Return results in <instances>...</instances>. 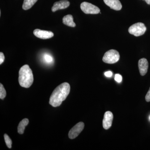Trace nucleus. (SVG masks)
Listing matches in <instances>:
<instances>
[{"label": "nucleus", "mask_w": 150, "mask_h": 150, "mask_svg": "<svg viewBox=\"0 0 150 150\" xmlns=\"http://www.w3.org/2000/svg\"><path fill=\"white\" fill-rule=\"evenodd\" d=\"M70 86L68 83L61 84L54 89L49 99V104L53 107L60 106L69 94Z\"/></svg>", "instance_id": "nucleus-1"}, {"label": "nucleus", "mask_w": 150, "mask_h": 150, "mask_svg": "<svg viewBox=\"0 0 150 150\" xmlns=\"http://www.w3.org/2000/svg\"><path fill=\"white\" fill-rule=\"evenodd\" d=\"M19 83L21 86L28 88L33 82L32 71L28 65H25L21 67L19 71Z\"/></svg>", "instance_id": "nucleus-2"}, {"label": "nucleus", "mask_w": 150, "mask_h": 150, "mask_svg": "<svg viewBox=\"0 0 150 150\" xmlns=\"http://www.w3.org/2000/svg\"><path fill=\"white\" fill-rule=\"evenodd\" d=\"M120 59V54L116 50L111 49L107 51L103 58V61L108 64H113L118 62Z\"/></svg>", "instance_id": "nucleus-3"}, {"label": "nucleus", "mask_w": 150, "mask_h": 150, "mask_svg": "<svg viewBox=\"0 0 150 150\" xmlns=\"http://www.w3.org/2000/svg\"><path fill=\"white\" fill-rule=\"evenodd\" d=\"M146 30V27L142 23H137L132 25L129 28L130 34L135 36H139L144 35Z\"/></svg>", "instance_id": "nucleus-4"}, {"label": "nucleus", "mask_w": 150, "mask_h": 150, "mask_svg": "<svg viewBox=\"0 0 150 150\" xmlns=\"http://www.w3.org/2000/svg\"><path fill=\"white\" fill-rule=\"evenodd\" d=\"M81 10L86 14H96L100 13V9L96 6L91 3L84 2L81 4Z\"/></svg>", "instance_id": "nucleus-5"}, {"label": "nucleus", "mask_w": 150, "mask_h": 150, "mask_svg": "<svg viewBox=\"0 0 150 150\" xmlns=\"http://www.w3.org/2000/svg\"><path fill=\"white\" fill-rule=\"evenodd\" d=\"M84 128V123L80 122L76 124L70 130L69 134V137L71 139H73L79 136Z\"/></svg>", "instance_id": "nucleus-6"}, {"label": "nucleus", "mask_w": 150, "mask_h": 150, "mask_svg": "<svg viewBox=\"0 0 150 150\" xmlns=\"http://www.w3.org/2000/svg\"><path fill=\"white\" fill-rule=\"evenodd\" d=\"M113 115L112 112L108 111L105 112L103 120V126L105 130L110 129L112 126Z\"/></svg>", "instance_id": "nucleus-7"}, {"label": "nucleus", "mask_w": 150, "mask_h": 150, "mask_svg": "<svg viewBox=\"0 0 150 150\" xmlns=\"http://www.w3.org/2000/svg\"><path fill=\"white\" fill-rule=\"evenodd\" d=\"M33 34L36 37L43 39H49L54 36V33L51 31L39 29L34 30Z\"/></svg>", "instance_id": "nucleus-8"}, {"label": "nucleus", "mask_w": 150, "mask_h": 150, "mask_svg": "<svg viewBox=\"0 0 150 150\" xmlns=\"http://www.w3.org/2000/svg\"><path fill=\"white\" fill-rule=\"evenodd\" d=\"M139 70L141 76H144L147 73L149 68V63L147 60L145 58L140 59L138 63Z\"/></svg>", "instance_id": "nucleus-9"}, {"label": "nucleus", "mask_w": 150, "mask_h": 150, "mask_svg": "<svg viewBox=\"0 0 150 150\" xmlns=\"http://www.w3.org/2000/svg\"><path fill=\"white\" fill-rule=\"evenodd\" d=\"M70 2L67 0H62L54 3L51 8L52 12H54L59 10L67 8L70 6Z\"/></svg>", "instance_id": "nucleus-10"}, {"label": "nucleus", "mask_w": 150, "mask_h": 150, "mask_svg": "<svg viewBox=\"0 0 150 150\" xmlns=\"http://www.w3.org/2000/svg\"><path fill=\"white\" fill-rule=\"evenodd\" d=\"M103 1L106 5L114 10L120 11L122 8V4L119 0H103Z\"/></svg>", "instance_id": "nucleus-11"}, {"label": "nucleus", "mask_w": 150, "mask_h": 150, "mask_svg": "<svg viewBox=\"0 0 150 150\" xmlns=\"http://www.w3.org/2000/svg\"><path fill=\"white\" fill-rule=\"evenodd\" d=\"M62 20L63 23L67 26L71 27H75L76 26V23L74 22V18L71 15H67L64 16Z\"/></svg>", "instance_id": "nucleus-12"}, {"label": "nucleus", "mask_w": 150, "mask_h": 150, "mask_svg": "<svg viewBox=\"0 0 150 150\" xmlns=\"http://www.w3.org/2000/svg\"><path fill=\"white\" fill-rule=\"evenodd\" d=\"M28 123H29V120L27 118H24L20 122L18 127V132L19 134H23L25 127L27 126Z\"/></svg>", "instance_id": "nucleus-13"}, {"label": "nucleus", "mask_w": 150, "mask_h": 150, "mask_svg": "<svg viewBox=\"0 0 150 150\" xmlns=\"http://www.w3.org/2000/svg\"><path fill=\"white\" fill-rule=\"evenodd\" d=\"M38 0H24L22 8L24 10H27L32 8L33 6L35 4Z\"/></svg>", "instance_id": "nucleus-14"}, {"label": "nucleus", "mask_w": 150, "mask_h": 150, "mask_svg": "<svg viewBox=\"0 0 150 150\" xmlns=\"http://www.w3.org/2000/svg\"><path fill=\"white\" fill-rule=\"evenodd\" d=\"M4 137L5 141L6 144L7 146L8 147L9 149H11L12 147V142L11 140L10 139L8 135L6 134H5L4 135Z\"/></svg>", "instance_id": "nucleus-15"}, {"label": "nucleus", "mask_w": 150, "mask_h": 150, "mask_svg": "<svg viewBox=\"0 0 150 150\" xmlns=\"http://www.w3.org/2000/svg\"><path fill=\"white\" fill-rule=\"evenodd\" d=\"M6 95V92L4 86L1 83L0 84V98L4 99Z\"/></svg>", "instance_id": "nucleus-16"}, {"label": "nucleus", "mask_w": 150, "mask_h": 150, "mask_svg": "<svg viewBox=\"0 0 150 150\" xmlns=\"http://www.w3.org/2000/svg\"><path fill=\"white\" fill-rule=\"evenodd\" d=\"M44 59L45 62L47 63H52V62H53V59L52 56L48 55V54H46V55H44Z\"/></svg>", "instance_id": "nucleus-17"}, {"label": "nucleus", "mask_w": 150, "mask_h": 150, "mask_svg": "<svg viewBox=\"0 0 150 150\" xmlns=\"http://www.w3.org/2000/svg\"><path fill=\"white\" fill-rule=\"evenodd\" d=\"M115 80L118 83H121L122 81V77L119 74H116L115 76Z\"/></svg>", "instance_id": "nucleus-18"}, {"label": "nucleus", "mask_w": 150, "mask_h": 150, "mask_svg": "<svg viewBox=\"0 0 150 150\" xmlns=\"http://www.w3.org/2000/svg\"><path fill=\"white\" fill-rule=\"evenodd\" d=\"M5 60V56L4 54H3L2 52H1L0 53V64H2L4 62Z\"/></svg>", "instance_id": "nucleus-19"}, {"label": "nucleus", "mask_w": 150, "mask_h": 150, "mask_svg": "<svg viewBox=\"0 0 150 150\" xmlns=\"http://www.w3.org/2000/svg\"><path fill=\"white\" fill-rule=\"evenodd\" d=\"M145 99H146V101L147 102H150V88L149 90L148 91L146 95V97H145Z\"/></svg>", "instance_id": "nucleus-20"}, {"label": "nucleus", "mask_w": 150, "mask_h": 150, "mask_svg": "<svg viewBox=\"0 0 150 150\" xmlns=\"http://www.w3.org/2000/svg\"><path fill=\"white\" fill-rule=\"evenodd\" d=\"M104 74L105 76L107 77H111L112 75V73L110 71H108L105 72Z\"/></svg>", "instance_id": "nucleus-21"}, {"label": "nucleus", "mask_w": 150, "mask_h": 150, "mask_svg": "<svg viewBox=\"0 0 150 150\" xmlns=\"http://www.w3.org/2000/svg\"><path fill=\"white\" fill-rule=\"evenodd\" d=\"M144 1H145L148 5H150V0H144Z\"/></svg>", "instance_id": "nucleus-22"}, {"label": "nucleus", "mask_w": 150, "mask_h": 150, "mask_svg": "<svg viewBox=\"0 0 150 150\" xmlns=\"http://www.w3.org/2000/svg\"><path fill=\"white\" fill-rule=\"evenodd\" d=\"M149 120L150 121V117H149Z\"/></svg>", "instance_id": "nucleus-23"}]
</instances>
